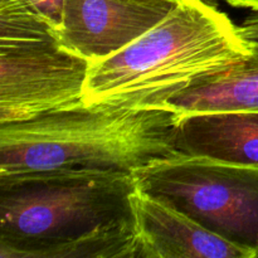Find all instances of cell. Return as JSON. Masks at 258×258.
I'll return each instance as SVG.
<instances>
[{"mask_svg": "<svg viewBox=\"0 0 258 258\" xmlns=\"http://www.w3.org/2000/svg\"><path fill=\"white\" fill-rule=\"evenodd\" d=\"M174 146L179 155L258 168V111L179 115Z\"/></svg>", "mask_w": 258, "mask_h": 258, "instance_id": "ba28073f", "label": "cell"}, {"mask_svg": "<svg viewBox=\"0 0 258 258\" xmlns=\"http://www.w3.org/2000/svg\"><path fill=\"white\" fill-rule=\"evenodd\" d=\"M229 5L237 8H247L258 12V0H227Z\"/></svg>", "mask_w": 258, "mask_h": 258, "instance_id": "7c38bea8", "label": "cell"}, {"mask_svg": "<svg viewBox=\"0 0 258 258\" xmlns=\"http://www.w3.org/2000/svg\"><path fill=\"white\" fill-rule=\"evenodd\" d=\"M202 2L207 3L209 5H213V7H217L218 5V0H202Z\"/></svg>", "mask_w": 258, "mask_h": 258, "instance_id": "4fadbf2b", "label": "cell"}, {"mask_svg": "<svg viewBox=\"0 0 258 258\" xmlns=\"http://www.w3.org/2000/svg\"><path fill=\"white\" fill-rule=\"evenodd\" d=\"M133 173L0 175V258H139Z\"/></svg>", "mask_w": 258, "mask_h": 258, "instance_id": "6da1fadb", "label": "cell"}, {"mask_svg": "<svg viewBox=\"0 0 258 258\" xmlns=\"http://www.w3.org/2000/svg\"><path fill=\"white\" fill-rule=\"evenodd\" d=\"M66 0H0V12L34 18L59 32Z\"/></svg>", "mask_w": 258, "mask_h": 258, "instance_id": "30bf717a", "label": "cell"}, {"mask_svg": "<svg viewBox=\"0 0 258 258\" xmlns=\"http://www.w3.org/2000/svg\"><path fill=\"white\" fill-rule=\"evenodd\" d=\"M133 207L139 258H251L241 247L139 188Z\"/></svg>", "mask_w": 258, "mask_h": 258, "instance_id": "52a82bcc", "label": "cell"}, {"mask_svg": "<svg viewBox=\"0 0 258 258\" xmlns=\"http://www.w3.org/2000/svg\"><path fill=\"white\" fill-rule=\"evenodd\" d=\"M179 0H66L60 44L91 63L115 54L155 27Z\"/></svg>", "mask_w": 258, "mask_h": 258, "instance_id": "8992f818", "label": "cell"}, {"mask_svg": "<svg viewBox=\"0 0 258 258\" xmlns=\"http://www.w3.org/2000/svg\"><path fill=\"white\" fill-rule=\"evenodd\" d=\"M91 60L58 37L0 40V123L22 122L83 103Z\"/></svg>", "mask_w": 258, "mask_h": 258, "instance_id": "5b68a950", "label": "cell"}, {"mask_svg": "<svg viewBox=\"0 0 258 258\" xmlns=\"http://www.w3.org/2000/svg\"><path fill=\"white\" fill-rule=\"evenodd\" d=\"M164 107L179 115L219 111H258V54L203 78L175 95Z\"/></svg>", "mask_w": 258, "mask_h": 258, "instance_id": "9c48e42d", "label": "cell"}, {"mask_svg": "<svg viewBox=\"0 0 258 258\" xmlns=\"http://www.w3.org/2000/svg\"><path fill=\"white\" fill-rule=\"evenodd\" d=\"M133 174L140 190L258 258V168L175 155Z\"/></svg>", "mask_w": 258, "mask_h": 258, "instance_id": "277c9868", "label": "cell"}, {"mask_svg": "<svg viewBox=\"0 0 258 258\" xmlns=\"http://www.w3.org/2000/svg\"><path fill=\"white\" fill-rule=\"evenodd\" d=\"M238 32L249 50L253 54H258V12L247 18L238 27Z\"/></svg>", "mask_w": 258, "mask_h": 258, "instance_id": "8fae6325", "label": "cell"}, {"mask_svg": "<svg viewBox=\"0 0 258 258\" xmlns=\"http://www.w3.org/2000/svg\"><path fill=\"white\" fill-rule=\"evenodd\" d=\"M169 107L86 105L0 123V175L45 170L134 173L179 155Z\"/></svg>", "mask_w": 258, "mask_h": 258, "instance_id": "3957f363", "label": "cell"}, {"mask_svg": "<svg viewBox=\"0 0 258 258\" xmlns=\"http://www.w3.org/2000/svg\"><path fill=\"white\" fill-rule=\"evenodd\" d=\"M224 13L202 0H179L150 30L91 63L86 105L164 107L170 96L251 55Z\"/></svg>", "mask_w": 258, "mask_h": 258, "instance_id": "7a4b0ae2", "label": "cell"}]
</instances>
